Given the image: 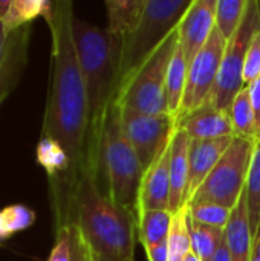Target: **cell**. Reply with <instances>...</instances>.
<instances>
[{"instance_id":"obj_13","label":"cell","mask_w":260,"mask_h":261,"mask_svg":"<svg viewBox=\"0 0 260 261\" xmlns=\"http://www.w3.org/2000/svg\"><path fill=\"white\" fill-rule=\"evenodd\" d=\"M176 128L184 130L192 139L211 141L234 138V127L228 112L207 104L176 121Z\"/></svg>"},{"instance_id":"obj_24","label":"cell","mask_w":260,"mask_h":261,"mask_svg":"<svg viewBox=\"0 0 260 261\" xmlns=\"http://www.w3.org/2000/svg\"><path fill=\"white\" fill-rule=\"evenodd\" d=\"M167 251H169V261H184L187 254L192 251L187 205L173 214L169 240H167Z\"/></svg>"},{"instance_id":"obj_6","label":"cell","mask_w":260,"mask_h":261,"mask_svg":"<svg viewBox=\"0 0 260 261\" xmlns=\"http://www.w3.org/2000/svg\"><path fill=\"white\" fill-rule=\"evenodd\" d=\"M192 2L193 0H146L138 24L123 40L120 84L178 29Z\"/></svg>"},{"instance_id":"obj_31","label":"cell","mask_w":260,"mask_h":261,"mask_svg":"<svg viewBox=\"0 0 260 261\" xmlns=\"http://www.w3.org/2000/svg\"><path fill=\"white\" fill-rule=\"evenodd\" d=\"M250 96H251V104H253V110H254V122H256V133H254V139L256 144L260 142V76L257 80H254L250 86Z\"/></svg>"},{"instance_id":"obj_14","label":"cell","mask_w":260,"mask_h":261,"mask_svg":"<svg viewBox=\"0 0 260 261\" xmlns=\"http://www.w3.org/2000/svg\"><path fill=\"white\" fill-rule=\"evenodd\" d=\"M234 138L198 141L192 139L188 153V182L185 193V205L192 200L198 188L204 184L207 176L213 171L222 154L230 147Z\"/></svg>"},{"instance_id":"obj_36","label":"cell","mask_w":260,"mask_h":261,"mask_svg":"<svg viewBox=\"0 0 260 261\" xmlns=\"http://www.w3.org/2000/svg\"><path fill=\"white\" fill-rule=\"evenodd\" d=\"M253 255L257 257V260L260 261V232L259 236L254 239V248H253Z\"/></svg>"},{"instance_id":"obj_21","label":"cell","mask_w":260,"mask_h":261,"mask_svg":"<svg viewBox=\"0 0 260 261\" xmlns=\"http://www.w3.org/2000/svg\"><path fill=\"white\" fill-rule=\"evenodd\" d=\"M187 72H188V63L185 60V55L178 43L176 50L173 54V58L169 66L167 72V84H166V95H167V110L169 115L173 118L175 125L176 119L181 110L185 84H187Z\"/></svg>"},{"instance_id":"obj_10","label":"cell","mask_w":260,"mask_h":261,"mask_svg":"<svg viewBox=\"0 0 260 261\" xmlns=\"http://www.w3.org/2000/svg\"><path fill=\"white\" fill-rule=\"evenodd\" d=\"M120 115L124 136L146 171L170 144L175 121L170 115H144L126 109H120Z\"/></svg>"},{"instance_id":"obj_33","label":"cell","mask_w":260,"mask_h":261,"mask_svg":"<svg viewBox=\"0 0 260 261\" xmlns=\"http://www.w3.org/2000/svg\"><path fill=\"white\" fill-rule=\"evenodd\" d=\"M211 261H231V258H230V252H228V248H227V245H225V240H224V243L219 246V249L216 251V254H215V257H213V260Z\"/></svg>"},{"instance_id":"obj_38","label":"cell","mask_w":260,"mask_h":261,"mask_svg":"<svg viewBox=\"0 0 260 261\" xmlns=\"http://www.w3.org/2000/svg\"><path fill=\"white\" fill-rule=\"evenodd\" d=\"M251 261H259V260H257V257H256V255H253V260Z\"/></svg>"},{"instance_id":"obj_9","label":"cell","mask_w":260,"mask_h":261,"mask_svg":"<svg viewBox=\"0 0 260 261\" xmlns=\"http://www.w3.org/2000/svg\"><path fill=\"white\" fill-rule=\"evenodd\" d=\"M227 43L228 41L224 38L219 29L215 28L207 44L188 64L187 84L178 119L210 102L211 93L218 81Z\"/></svg>"},{"instance_id":"obj_7","label":"cell","mask_w":260,"mask_h":261,"mask_svg":"<svg viewBox=\"0 0 260 261\" xmlns=\"http://www.w3.org/2000/svg\"><path fill=\"white\" fill-rule=\"evenodd\" d=\"M254 148V141L234 136L227 151L187 205L193 202H213L234 210L247 187Z\"/></svg>"},{"instance_id":"obj_23","label":"cell","mask_w":260,"mask_h":261,"mask_svg":"<svg viewBox=\"0 0 260 261\" xmlns=\"http://www.w3.org/2000/svg\"><path fill=\"white\" fill-rule=\"evenodd\" d=\"M192 251L202 261H211L216 251L225 240V229L199 225L188 217Z\"/></svg>"},{"instance_id":"obj_2","label":"cell","mask_w":260,"mask_h":261,"mask_svg":"<svg viewBox=\"0 0 260 261\" xmlns=\"http://www.w3.org/2000/svg\"><path fill=\"white\" fill-rule=\"evenodd\" d=\"M74 43L89 106V147L86 168L92 173L103 121L113 106L121 80L123 38L107 28L74 18Z\"/></svg>"},{"instance_id":"obj_8","label":"cell","mask_w":260,"mask_h":261,"mask_svg":"<svg viewBox=\"0 0 260 261\" xmlns=\"http://www.w3.org/2000/svg\"><path fill=\"white\" fill-rule=\"evenodd\" d=\"M260 31V0H248L242 23L236 34L228 40L218 81L210 102L218 110L228 112L236 95L245 87L244 66L253 37Z\"/></svg>"},{"instance_id":"obj_29","label":"cell","mask_w":260,"mask_h":261,"mask_svg":"<svg viewBox=\"0 0 260 261\" xmlns=\"http://www.w3.org/2000/svg\"><path fill=\"white\" fill-rule=\"evenodd\" d=\"M0 216L11 236L28 229L35 222V213L25 205H9L0 211Z\"/></svg>"},{"instance_id":"obj_27","label":"cell","mask_w":260,"mask_h":261,"mask_svg":"<svg viewBox=\"0 0 260 261\" xmlns=\"http://www.w3.org/2000/svg\"><path fill=\"white\" fill-rule=\"evenodd\" d=\"M248 0H218L216 28L228 41L239 29Z\"/></svg>"},{"instance_id":"obj_20","label":"cell","mask_w":260,"mask_h":261,"mask_svg":"<svg viewBox=\"0 0 260 261\" xmlns=\"http://www.w3.org/2000/svg\"><path fill=\"white\" fill-rule=\"evenodd\" d=\"M146 0H107V31L126 38L138 24Z\"/></svg>"},{"instance_id":"obj_4","label":"cell","mask_w":260,"mask_h":261,"mask_svg":"<svg viewBox=\"0 0 260 261\" xmlns=\"http://www.w3.org/2000/svg\"><path fill=\"white\" fill-rule=\"evenodd\" d=\"M92 174L101 191L115 205L136 213L144 170L124 136L116 102H113L103 121Z\"/></svg>"},{"instance_id":"obj_26","label":"cell","mask_w":260,"mask_h":261,"mask_svg":"<svg viewBox=\"0 0 260 261\" xmlns=\"http://www.w3.org/2000/svg\"><path fill=\"white\" fill-rule=\"evenodd\" d=\"M247 205H248V219L253 237L256 239L260 232V142L256 144L248 177H247Z\"/></svg>"},{"instance_id":"obj_37","label":"cell","mask_w":260,"mask_h":261,"mask_svg":"<svg viewBox=\"0 0 260 261\" xmlns=\"http://www.w3.org/2000/svg\"><path fill=\"white\" fill-rule=\"evenodd\" d=\"M184 261H202V260H201V258H199L193 251H190V252L187 254V257L184 258Z\"/></svg>"},{"instance_id":"obj_18","label":"cell","mask_w":260,"mask_h":261,"mask_svg":"<svg viewBox=\"0 0 260 261\" xmlns=\"http://www.w3.org/2000/svg\"><path fill=\"white\" fill-rule=\"evenodd\" d=\"M48 261H92L86 240L74 220L55 226V245Z\"/></svg>"},{"instance_id":"obj_12","label":"cell","mask_w":260,"mask_h":261,"mask_svg":"<svg viewBox=\"0 0 260 261\" xmlns=\"http://www.w3.org/2000/svg\"><path fill=\"white\" fill-rule=\"evenodd\" d=\"M170 153L172 141L161 156L144 171L136 213L144 210H169L170 202ZM170 211V210H169Z\"/></svg>"},{"instance_id":"obj_19","label":"cell","mask_w":260,"mask_h":261,"mask_svg":"<svg viewBox=\"0 0 260 261\" xmlns=\"http://www.w3.org/2000/svg\"><path fill=\"white\" fill-rule=\"evenodd\" d=\"M173 213L169 210H144L136 213L138 240L144 249L167 243Z\"/></svg>"},{"instance_id":"obj_1","label":"cell","mask_w":260,"mask_h":261,"mask_svg":"<svg viewBox=\"0 0 260 261\" xmlns=\"http://www.w3.org/2000/svg\"><path fill=\"white\" fill-rule=\"evenodd\" d=\"M52 35V73L43 118V136L58 142L70 162L69 185L75 199L80 176L86 168L89 147V106L78 66L72 23V3L52 2L44 12Z\"/></svg>"},{"instance_id":"obj_28","label":"cell","mask_w":260,"mask_h":261,"mask_svg":"<svg viewBox=\"0 0 260 261\" xmlns=\"http://www.w3.org/2000/svg\"><path fill=\"white\" fill-rule=\"evenodd\" d=\"M187 206H188L190 220L199 225L219 228V229L227 228V223L233 211V210H228L227 206H222L213 202H193Z\"/></svg>"},{"instance_id":"obj_35","label":"cell","mask_w":260,"mask_h":261,"mask_svg":"<svg viewBox=\"0 0 260 261\" xmlns=\"http://www.w3.org/2000/svg\"><path fill=\"white\" fill-rule=\"evenodd\" d=\"M11 237V234L8 232V229H6V226H5V223H3V220H2V216H0V245L5 242V240H8Z\"/></svg>"},{"instance_id":"obj_11","label":"cell","mask_w":260,"mask_h":261,"mask_svg":"<svg viewBox=\"0 0 260 261\" xmlns=\"http://www.w3.org/2000/svg\"><path fill=\"white\" fill-rule=\"evenodd\" d=\"M218 0H193L178 26L179 46L190 64L216 28Z\"/></svg>"},{"instance_id":"obj_3","label":"cell","mask_w":260,"mask_h":261,"mask_svg":"<svg viewBox=\"0 0 260 261\" xmlns=\"http://www.w3.org/2000/svg\"><path fill=\"white\" fill-rule=\"evenodd\" d=\"M74 222L86 240L92 261H135L136 213L115 205L89 170L83 171L77 185Z\"/></svg>"},{"instance_id":"obj_16","label":"cell","mask_w":260,"mask_h":261,"mask_svg":"<svg viewBox=\"0 0 260 261\" xmlns=\"http://www.w3.org/2000/svg\"><path fill=\"white\" fill-rule=\"evenodd\" d=\"M192 138L175 127L170 153V202L169 210L175 214L185 206V193L188 182V153Z\"/></svg>"},{"instance_id":"obj_30","label":"cell","mask_w":260,"mask_h":261,"mask_svg":"<svg viewBox=\"0 0 260 261\" xmlns=\"http://www.w3.org/2000/svg\"><path fill=\"white\" fill-rule=\"evenodd\" d=\"M260 76V31L253 37L244 66V84L250 86Z\"/></svg>"},{"instance_id":"obj_25","label":"cell","mask_w":260,"mask_h":261,"mask_svg":"<svg viewBox=\"0 0 260 261\" xmlns=\"http://www.w3.org/2000/svg\"><path fill=\"white\" fill-rule=\"evenodd\" d=\"M51 5L52 2L49 0H12L9 11L3 18L6 32L11 34L25 24H31L35 17H43Z\"/></svg>"},{"instance_id":"obj_22","label":"cell","mask_w":260,"mask_h":261,"mask_svg":"<svg viewBox=\"0 0 260 261\" xmlns=\"http://www.w3.org/2000/svg\"><path fill=\"white\" fill-rule=\"evenodd\" d=\"M228 115L231 118L233 127H234V136L244 138V139H254L256 133V122H254V110L251 104V96H250V89L245 86L234 98Z\"/></svg>"},{"instance_id":"obj_15","label":"cell","mask_w":260,"mask_h":261,"mask_svg":"<svg viewBox=\"0 0 260 261\" xmlns=\"http://www.w3.org/2000/svg\"><path fill=\"white\" fill-rule=\"evenodd\" d=\"M32 26L25 24L8 35L6 50L0 64V104L14 90L28 64V49Z\"/></svg>"},{"instance_id":"obj_17","label":"cell","mask_w":260,"mask_h":261,"mask_svg":"<svg viewBox=\"0 0 260 261\" xmlns=\"http://www.w3.org/2000/svg\"><path fill=\"white\" fill-rule=\"evenodd\" d=\"M225 245L231 261H251L254 237L250 228L247 193L244 191L238 205L231 211L230 220L225 228Z\"/></svg>"},{"instance_id":"obj_5","label":"cell","mask_w":260,"mask_h":261,"mask_svg":"<svg viewBox=\"0 0 260 261\" xmlns=\"http://www.w3.org/2000/svg\"><path fill=\"white\" fill-rule=\"evenodd\" d=\"M178 43L176 29L138 69L121 81L115 99L120 109L144 115H169L166 95L167 72Z\"/></svg>"},{"instance_id":"obj_34","label":"cell","mask_w":260,"mask_h":261,"mask_svg":"<svg viewBox=\"0 0 260 261\" xmlns=\"http://www.w3.org/2000/svg\"><path fill=\"white\" fill-rule=\"evenodd\" d=\"M11 2H12V0H0V20H2V21H3V18L6 17L8 11H9Z\"/></svg>"},{"instance_id":"obj_32","label":"cell","mask_w":260,"mask_h":261,"mask_svg":"<svg viewBox=\"0 0 260 261\" xmlns=\"http://www.w3.org/2000/svg\"><path fill=\"white\" fill-rule=\"evenodd\" d=\"M8 32L5 29V24L3 21L0 20V64L3 61V57H5V50H6V43H8Z\"/></svg>"}]
</instances>
